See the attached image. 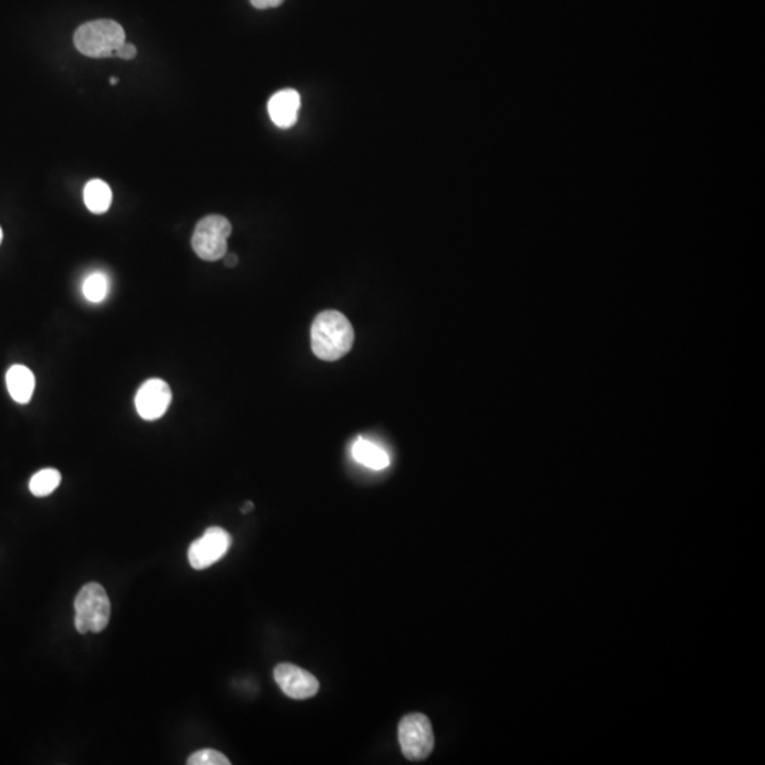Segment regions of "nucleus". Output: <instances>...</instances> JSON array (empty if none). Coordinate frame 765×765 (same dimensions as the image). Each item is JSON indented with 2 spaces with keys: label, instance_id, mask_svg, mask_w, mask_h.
Segmentation results:
<instances>
[{
  "label": "nucleus",
  "instance_id": "obj_13",
  "mask_svg": "<svg viewBox=\"0 0 765 765\" xmlns=\"http://www.w3.org/2000/svg\"><path fill=\"white\" fill-rule=\"evenodd\" d=\"M60 482L61 473L57 469L46 468L32 476L28 488L35 496L44 497L53 494Z\"/></svg>",
  "mask_w": 765,
  "mask_h": 765
},
{
  "label": "nucleus",
  "instance_id": "obj_16",
  "mask_svg": "<svg viewBox=\"0 0 765 765\" xmlns=\"http://www.w3.org/2000/svg\"><path fill=\"white\" fill-rule=\"evenodd\" d=\"M138 54V50L134 44L131 43L125 42L124 44H121L120 49L115 51V56L121 60H134L135 57Z\"/></svg>",
  "mask_w": 765,
  "mask_h": 765
},
{
  "label": "nucleus",
  "instance_id": "obj_10",
  "mask_svg": "<svg viewBox=\"0 0 765 765\" xmlns=\"http://www.w3.org/2000/svg\"><path fill=\"white\" fill-rule=\"evenodd\" d=\"M6 386L12 399L19 404H27L35 393V379L30 369L14 364L6 373Z\"/></svg>",
  "mask_w": 765,
  "mask_h": 765
},
{
  "label": "nucleus",
  "instance_id": "obj_15",
  "mask_svg": "<svg viewBox=\"0 0 765 765\" xmlns=\"http://www.w3.org/2000/svg\"><path fill=\"white\" fill-rule=\"evenodd\" d=\"M189 765H230V760L222 753L213 750V748H205L199 750L187 759Z\"/></svg>",
  "mask_w": 765,
  "mask_h": 765
},
{
  "label": "nucleus",
  "instance_id": "obj_20",
  "mask_svg": "<svg viewBox=\"0 0 765 765\" xmlns=\"http://www.w3.org/2000/svg\"><path fill=\"white\" fill-rule=\"evenodd\" d=\"M118 82H120V80H118V78H115V77L111 78V84H113V85L118 84Z\"/></svg>",
  "mask_w": 765,
  "mask_h": 765
},
{
  "label": "nucleus",
  "instance_id": "obj_21",
  "mask_svg": "<svg viewBox=\"0 0 765 765\" xmlns=\"http://www.w3.org/2000/svg\"><path fill=\"white\" fill-rule=\"evenodd\" d=\"M2 240H4V231L0 229V243H2Z\"/></svg>",
  "mask_w": 765,
  "mask_h": 765
},
{
  "label": "nucleus",
  "instance_id": "obj_12",
  "mask_svg": "<svg viewBox=\"0 0 765 765\" xmlns=\"http://www.w3.org/2000/svg\"><path fill=\"white\" fill-rule=\"evenodd\" d=\"M84 203L94 215H104L110 210L113 203L111 187L104 180H90L84 187Z\"/></svg>",
  "mask_w": 765,
  "mask_h": 765
},
{
  "label": "nucleus",
  "instance_id": "obj_14",
  "mask_svg": "<svg viewBox=\"0 0 765 765\" xmlns=\"http://www.w3.org/2000/svg\"><path fill=\"white\" fill-rule=\"evenodd\" d=\"M110 290V283L103 272H94L91 276L87 277L82 285V293L85 300L90 301L92 304H99L105 300Z\"/></svg>",
  "mask_w": 765,
  "mask_h": 765
},
{
  "label": "nucleus",
  "instance_id": "obj_2",
  "mask_svg": "<svg viewBox=\"0 0 765 765\" xmlns=\"http://www.w3.org/2000/svg\"><path fill=\"white\" fill-rule=\"evenodd\" d=\"M125 43V32L117 21L101 19L80 26L74 33V44L80 53L91 59H106Z\"/></svg>",
  "mask_w": 765,
  "mask_h": 765
},
{
  "label": "nucleus",
  "instance_id": "obj_1",
  "mask_svg": "<svg viewBox=\"0 0 765 765\" xmlns=\"http://www.w3.org/2000/svg\"><path fill=\"white\" fill-rule=\"evenodd\" d=\"M355 331L349 319L338 310H324L315 317L310 329V343L315 356L335 362L352 349Z\"/></svg>",
  "mask_w": 765,
  "mask_h": 765
},
{
  "label": "nucleus",
  "instance_id": "obj_5",
  "mask_svg": "<svg viewBox=\"0 0 765 765\" xmlns=\"http://www.w3.org/2000/svg\"><path fill=\"white\" fill-rule=\"evenodd\" d=\"M399 741L402 754L410 761L427 759L435 741L430 719L421 713L402 717L399 724Z\"/></svg>",
  "mask_w": 765,
  "mask_h": 765
},
{
  "label": "nucleus",
  "instance_id": "obj_6",
  "mask_svg": "<svg viewBox=\"0 0 765 765\" xmlns=\"http://www.w3.org/2000/svg\"><path fill=\"white\" fill-rule=\"evenodd\" d=\"M231 543L233 539L229 532L222 527H210L189 547V563L194 570H205L224 558Z\"/></svg>",
  "mask_w": 765,
  "mask_h": 765
},
{
  "label": "nucleus",
  "instance_id": "obj_4",
  "mask_svg": "<svg viewBox=\"0 0 765 765\" xmlns=\"http://www.w3.org/2000/svg\"><path fill=\"white\" fill-rule=\"evenodd\" d=\"M231 222L219 215H207L196 224L191 247L205 262H219L227 254V240L231 236Z\"/></svg>",
  "mask_w": 765,
  "mask_h": 765
},
{
  "label": "nucleus",
  "instance_id": "obj_11",
  "mask_svg": "<svg viewBox=\"0 0 765 765\" xmlns=\"http://www.w3.org/2000/svg\"><path fill=\"white\" fill-rule=\"evenodd\" d=\"M353 458L356 459L362 465L374 471H381L390 465V458L387 452L381 449L376 442L369 441L364 438H359L352 447Z\"/></svg>",
  "mask_w": 765,
  "mask_h": 765
},
{
  "label": "nucleus",
  "instance_id": "obj_18",
  "mask_svg": "<svg viewBox=\"0 0 765 765\" xmlns=\"http://www.w3.org/2000/svg\"><path fill=\"white\" fill-rule=\"evenodd\" d=\"M222 260H224V265L229 267V269H233V267L238 264V257L236 254H226L222 257Z\"/></svg>",
  "mask_w": 765,
  "mask_h": 765
},
{
  "label": "nucleus",
  "instance_id": "obj_19",
  "mask_svg": "<svg viewBox=\"0 0 765 765\" xmlns=\"http://www.w3.org/2000/svg\"><path fill=\"white\" fill-rule=\"evenodd\" d=\"M251 509H253V503H251V502H248V503L246 504V506H244L243 508V513H248Z\"/></svg>",
  "mask_w": 765,
  "mask_h": 765
},
{
  "label": "nucleus",
  "instance_id": "obj_8",
  "mask_svg": "<svg viewBox=\"0 0 765 765\" xmlns=\"http://www.w3.org/2000/svg\"><path fill=\"white\" fill-rule=\"evenodd\" d=\"M274 679L278 683L281 691L288 698L295 700H304L312 698L319 691V682L314 675L308 670L293 665V663H281L274 670Z\"/></svg>",
  "mask_w": 765,
  "mask_h": 765
},
{
  "label": "nucleus",
  "instance_id": "obj_7",
  "mask_svg": "<svg viewBox=\"0 0 765 765\" xmlns=\"http://www.w3.org/2000/svg\"><path fill=\"white\" fill-rule=\"evenodd\" d=\"M172 402V390L165 380L151 379L139 387L135 395V407L139 417L146 421L159 420L165 416Z\"/></svg>",
  "mask_w": 765,
  "mask_h": 765
},
{
  "label": "nucleus",
  "instance_id": "obj_17",
  "mask_svg": "<svg viewBox=\"0 0 765 765\" xmlns=\"http://www.w3.org/2000/svg\"><path fill=\"white\" fill-rule=\"evenodd\" d=\"M251 4L255 7V9H260V11H264V9H271V7H278L279 4H283L284 0H250Z\"/></svg>",
  "mask_w": 765,
  "mask_h": 765
},
{
  "label": "nucleus",
  "instance_id": "obj_3",
  "mask_svg": "<svg viewBox=\"0 0 765 765\" xmlns=\"http://www.w3.org/2000/svg\"><path fill=\"white\" fill-rule=\"evenodd\" d=\"M75 628L80 634H98L105 629L111 618V603L98 582H90L75 597Z\"/></svg>",
  "mask_w": 765,
  "mask_h": 765
},
{
  "label": "nucleus",
  "instance_id": "obj_9",
  "mask_svg": "<svg viewBox=\"0 0 765 765\" xmlns=\"http://www.w3.org/2000/svg\"><path fill=\"white\" fill-rule=\"evenodd\" d=\"M300 108V92L293 89L277 92L269 101V118L281 129H288L297 124Z\"/></svg>",
  "mask_w": 765,
  "mask_h": 765
}]
</instances>
